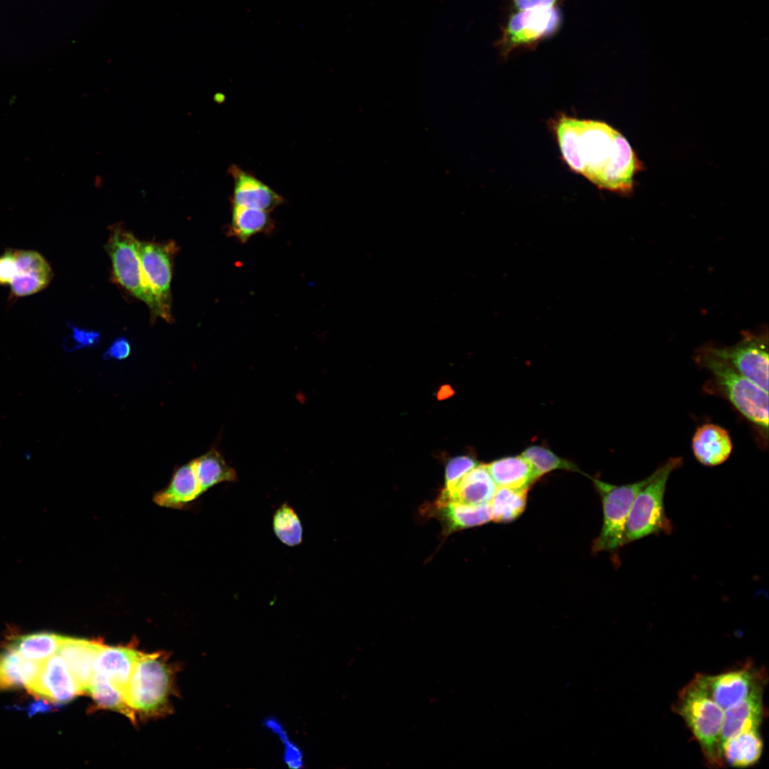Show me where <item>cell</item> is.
<instances>
[{"instance_id":"44dd1931","label":"cell","mask_w":769,"mask_h":769,"mask_svg":"<svg viewBox=\"0 0 769 769\" xmlns=\"http://www.w3.org/2000/svg\"><path fill=\"white\" fill-rule=\"evenodd\" d=\"M486 467L497 487L529 488L538 479L531 464L522 456L503 457Z\"/></svg>"},{"instance_id":"d6986e66","label":"cell","mask_w":769,"mask_h":769,"mask_svg":"<svg viewBox=\"0 0 769 769\" xmlns=\"http://www.w3.org/2000/svg\"><path fill=\"white\" fill-rule=\"evenodd\" d=\"M202 494L191 461L174 471L169 483L155 494L153 501L161 507L182 509Z\"/></svg>"},{"instance_id":"484cf974","label":"cell","mask_w":769,"mask_h":769,"mask_svg":"<svg viewBox=\"0 0 769 769\" xmlns=\"http://www.w3.org/2000/svg\"><path fill=\"white\" fill-rule=\"evenodd\" d=\"M63 637L39 632L18 637L9 646L26 659L41 662L58 652Z\"/></svg>"},{"instance_id":"8992f818","label":"cell","mask_w":769,"mask_h":769,"mask_svg":"<svg viewBox=\"0 0 769 769\" xmlns=\"http://www.w3.org/2000/svg\"><path fill=\"white\" fill-rule=\"evenodd\" d=\"M171 671L159 654H140L128 684L125 700L139 712L153 715L165 709Z\"/></svg>"},{"instance_id":"d590c367","label":"cell","mask_w":769,"mask_h":769,"mask_svg":"<svg viewBox=\"0 0 769 769\" xmlns=\"http://www.w3.org/2000/svg\"><path fill=\"white\" fill-rule=\"evenodd\" d=\"M131 352L129 340L124 337L115 339L103 355L104 360L114 359L122 360L127 358Z\"/></svg>"},{"instance_id":"cb8c5ba5","label":"cell","mask_w":769,"mask_h":769,"mask_svg":"<svg viewBox=\"0 0 769 769\" xmlns=\"http://www.w3.org/2000/svg\"><path fill=\"white\" fill-rule=\"evenodd\" d=\"M40 666L41 662L26 659L9 647L0 654V691L26 687Z\"/></svg>"},{"instance_id":"d6a6232c","label":"cell","mask_w":769,"mask_h":769,"mask_svg":"<svg viewBox=\"0 0 769 769\" xmlns=\"http://www.w3.org/2000/svg\"><path fill=\"white\" fill-rule=\"evenodd\" d=\"M478 464L469 456H458L451 459L446 466L445 488L443 490L452 491L463 476Z\"/></svg>"},{"instance_id":"4dcf8cb0","label":"cell","mask_w":769,"mask_h":769,"mask_svg":"<svg viewBox=\"0 0 769 769\" xmlns=\"http://www.w3.org/2000/svg\"><path fill=\"white\" fill-rule=\"evenodd\" d=\"M17 272L31 273L51 280L52 269L46 260L34 251L19 250L14 251Z\"/></svg>"},{"instance_id":"e0dca14e","label":"cell","mask_w":769,"mask_h":769,"mask_svg":"<svg viewBox=\"0 0 769 769\" xmlns=\"http://www.w3.org/2000/svg\"><path fill=\"white\" fill-rule=\"evenodd\" d=\"M765 713L763 691L755 692L738 703L723 710L720 748L721 744L731 736L744 731L759 729Z\"/></svg>"},{"instance_id":"d4e9b609","label":"cell","mask_w":769,"mask_h":769,"mask_svg":"<svg viewBox=\"0 0 769 769\" xmlns=\"http://www.w3.org/2000/svg\"><path fill=\"white\" fill-rule=\"evenodd\" d=\"M194 471L202 493L222 482H235L238 476L234 469L227 464L216 449L192 460Z\"/></svg>"},{"instance_id":"9c48e42d","label":"cell","mask_w":769,"mask_h":769,"mask_svg":"<svg viewBox=\"0 0 769 769\" xmlns=\"http://www.w3.org/2000/svg\"><path fill=\"white\" fill-rule=\"evenodd\" d=\"M179 251L173 240L140 241L139 256L145 281L156 300L159 317L172 323L171 283L174 257Z\"/></svg>"},{"instance_id":"603a6c76","label":"cell","mask_w":769,"mask_h":769,"mask_svg":"<svg viewBox=\"0 0 769 769\" xmlns=\"http://www.w3.org/2000/svg\"><path fill=\"white\" fill-rule=\"evenodd\" d=\"M274 226L268 211L231 204V220L227 234L241 243H246L258 234L270 233Z\"/></svg>"},{"instance_id":"f546056e","label":"cell","mask_w":769,"mask_h":769,"mask_svg":"<svg viewBox=\"0 0 769 769\" xmlns=\"http://www.w3.org/2000/svg\"><path fill=\"white\" fill-rule=\"evenodd\" d=\"M275 535L283 544L294 547L303 541V527L298 516L287 503L281 505L273 518Z\"/></svg>"},{"instance_id":"6da1fadb","label":"cell","mask_w":769,"mask_h":769,"mask_svg":"<svg viewBox=\"0 0 769 769\" xmlns=\"http://www.w3.org/2000/svg\"><path fill=\"white\" fill-rule=\"evenodd\" d=\"M551 127L565 164L598 188L616 192L629 177L633 149L610 125L562 114Z\"/></svg>"},{"instance_id":"7402d4cb","label":"cell","mask_w":769,"mask_h":769,"mask_svg":"<svg viewBox=\"0 0 769 769\" xmlns=\"http://www.w3.org/2000/svg\"><path fill=\"white\" fill-rule=\"evenodd\" d=\"M763 749V742L758 729L740 733L726 739L721 746L724 763L736 768H746L756 763Z\"/></svg>"},{"instance_id":"ba28073f","label":"cell","mask_w":769,"mask_h":769,"mask_svg":"<svg viewBox=\"0 0 769 769\" xmlns=\"http://www.w3.org/2000/svg\"><path fill=\"white\" fill-rule=\"evenodd\" d=\"M561 14L556 6L517 10L502 30L498 46L503 57L517 49L530 48L558 30Z\"/></svg>"},{"instance_id":"4316f807","label":"cell","mask_w":769,"mask_h":769,"mask_svg":"<svg viewBox=\"0 0 769 769\" xmlns=\"http://www.w3.org/2000/svg\"><path fill=\"white\" fill-rule=\"evenodd\" d=\"M529 488L498 487L488 503L491 520L506 523L518 518L524 511Z\"/></svg>"},{"instance_id":"5bb4252c","label":"cell","mask_w":769,"mask_h":769,"mask_svg":"<svg viewBox=\"0 0 769 769\" xmlns=\"http://www.w3.org/2000/svg\"><path fill=\"white\" fill-rule=\"evenodd\" d=\"M497 488L486 464H478L463 476L452 491L443 490L436 501H452L466 505L486 504L491 501Z\"/></svg>"},{"instance_id":"8d00e7d4","label":"cell","mask_w":769,"mask_h":769,"mask_svg":"<svg viewBox=\"0 0 769 769\" xmlns=\"http://www.w3.org/2000/svg\"><path fill=\"white\" fill-rule=\"evenodd\" d=\"M278 734L281 736V740L284 742L285 745V762L291 768H300L302 765V753L300 750L290 741H288L286 734L282 731V728L279 730Z\"/></svg>"},{"instance_id":"7a4b0ae2","label":"cell","mask_w":769,"mask_h":769,"mask_svg":"<svg viewBox=\"0 0 769 769\" xmlns=\"http://www.w3.org/2000/svg\"><path fill=\"white\" fill-rule=\"evenodd\" d=\"M694 360L708 370L711 379L703 389L707 394L727 399L731 404L756 428L761 439L768 442V392L748 380L725 361L700 348Z\"/></svg>"},{"instance_id":"4fadbf2b","label":"cell","mask_w":769,"mask_h":769,"mask_svg":"<svg viewBox=\"0 0 769 769\" xmlns=\"http://www.w3.org/2000/svg\"><path fill=\"white\" fill-rule=\"evenodd\" d=\"M228 173L234 179L231 204L270 212L283 203L282 196L239 166L231 165Z\"/></svg>"},{"instance_id":"e575fe53","label":"cell","mask_w":769,"mask_h":769,"mask_svg":"<svg viewBox=\"0 0 769 769\" xmlns=\"http://www.w3.org/2000/svg\"><path fill=\"white\" fill-rule=\"evenodd\" d=\"M17 273L14 251H8L0 256V284H10Z\"/></svg>"},{"instance_id":"836d02e7","label":"cell","mask_w":769,"mask_h":769,"mask_svg":"<svg viewBox=\"0 0 769 769\" xmlns=\"http://www.w3.org/2000/svg\"><path fill=\"white\" fill-rule=\"evenodd\" d=\"M68 326L71 329V335L63 342V347L68 352H72L83 347H95L100 342V335L98 331L78 328L70 323Z\"/></svg>"},{"instance_id":"ac0fdd59","label":"cell","mask_w":769,"mask_h":769,"mask_svg":"<svg viewBox=\"0 0 769 769\" xmlns=\"http://www.w3.org/2000/svg\"><path fill=\"white\" fill-rule=\"evenodd\" d=\"M103 646L97 642L63 637L58 650L84 692L89 689L94 675V663Z\"/></svg>"},{"instance_id":"5b68a950","label":"cell","mask_w":769,"mask_h":769,"mask_svg":"<svg viewBox=\"0 0 769 769\" xmlns=\"http://www.w3.org/2000/svg\"><path fill=\"white\" fill-rule=\"evenodd\" d=\"M139 244L134 234L122 223L109 227V236L104 247L111 261V279L132 296L149 308L151 320L159 318L155 296L147 284L139 256Z\"/></svg>"},{"instance_id":"7c38bea8","label":"cell","mask_w":769,"mask_h":769,"mask_svg":"<svg viewBox=\"0 0 769 769\" xmlns=\"http://www.w3.org/2000/svg\"><path fill=\"white\" fill-rule=\"evenodd\" d=\"M26 689L36 697L54 703L68 702L84 693L58 654L41 662L37 674Z\"/></svg>"},{"instance_id":"9a60e30c","label":"cell","mask_w":769,"mask_h":769,"mask_svg":"<svg viewBox=\"0 0 769 769\" xmlns=\"http://www.w3.org/2000/svg\"><path fill=\"white\" fill-rule=\"evenodd\" d=\"M140 654L130 648L103 645L94 663V674L111 682L125 696Z\"/></svg>"},{"instance_id":"30bf717a","label":"cell","mask_w":769,"mask_h":769,"mask_svg":"<svg viewBox=\"0 0 769 769\" xmlns=\"http://www.w3.org/2000/svg\"><path fill=\"white\" fill-rule=\"evenodd\" d=\"M701 349L725 361L738 372L768 392V334L745 333L742 340L730 347L706 345Z\"/></svg>"},{"instance_id":"8fae6325","label":"cell","mask_w":769,"mask_h":769,"mask_svg":"<svg viewBox=\"0 0 769 769\" xmlns=\"http://www.w3.org/2000/svg\"><path fill=\"white\" fill-rule=\"evenodd\" d=\"M698 676L710 696L723 710L755 692L763 691L768 681L766 671L751 664L718 675Z\"/></svg>"},{"instance_id":"f35d334b","label":"cell","mask_w":769,"mask_h":769,"mask_svg":"<svg viewBox=\"0 0 769 769\" xmlns=\"http://www.w3.org/2000/svg\"><path fill=\"white\" fill-rule=\"evenodd\" d=\"M41 699V700H38L37 701L33 702L28 707V708H27L28 709V714L30 716L34 715L36 713L46 712V711H51L52 709V706L48 704L46 701V700L43 699Z\"/></svg>"},{"instance_id":"f1b7e54d","label":"cell","mask_w":769,"mask_h":769,"mask_svg":"<svg viewBox=\"0 0 769 769\" xmlns=\"http://www.w3.org/2000/svg\"><path fill=\"white\" fill-rule=\"evenodd\" d=\"M521 456L531 464L538 478L558 469L582 473L575 463L542 446H530L523 451Z\"/></svg>"},{"instance_id":"74e56055","label":"cell","mask_w":769,"mask_h":769,"mask_svg":"<svg viewBox=\"0 0 769 769\" xmlns=\"http://www.w3.org/2000/svg\"><path fill=\"white\" fill-rule=\"evenodd\" d=\"M560 0H512L513 8L517 10H523L534 7H552L556 6Z\"/></svg>"},{"instance_id":"2e32d148","label":"cell","mask_w":769,"mask_h":769,"mask_svg":"<svg viewBox=\"0 0 769 769\" xmlns=\"http://www.w3.org/2000/svg\"><path fill=\"white\" fill-rule=\"evenodd\" d=\"M691 447L699 463L706 466H716L730 457L733 443L726 429L713 423H706L696 429Z\"/></svg>"},{"instance_id":"52a82bcc","label":"cell","mask_w":769,"mask_h":769,"mask_svg":"<svg viewBox=\"0 0 769 769\" xmlns=\"http://www.w3.org/2000/svg\"><path fill=\"white\" fill-rule=\"evenodd\" d=\"M594 483L602 504L603 523L599 536L594 540L595 553L616 552L623 546L625 523L633 501L650 480L651 475L639 481L617 486L594 478Z\"/></svg>"},{"instance_id":"1f68e13d","label":"cell","mask_w":769,"mask_h":769,"mask_svg":"<svg viewBox=\"0 0 769 769\" xmlns=\"http://www.w3.org/2000/svg\"><path fill=\"white\" fill-rule=\"evenodd\" d=\"M50 281L51 279L38 274L17 272L9 285L14 295L23 297L42 291Z\"/></svg>"},{"instance_id":"ffe728a7","label":"cell","mask_w":769,"mask_h":769,"mask_svg":"<svg viewBox=\"0 0 769 769\" xmlns=\"http://www.w3.org/2000/svg\"><path fill=\"white\" fill-rule=\"evenodd\" d=\"M431 512L441 523L445 535L456 530L483 525L491 520L488 503L466 505L452 501H436Z\"/></svg>"},{"instance_id":"83f0119b","label":"cell","mask_w":769,"mask_h":769,"mask_svg":"<svg viewBox=\"0 0 769 769\" xmlns=\"http://www.w3.org/2000/svg\"><path fill=\"white\" fill-rule=\"evenodd\" d=\"M88 692L98 706L121 713L135 723L134 709L126 701L123 693L107 679L94 674Z\"/></svg>"},{"instance_id":"277c9868","label":"cell","mask_w":769,"mask_h":769,"mask_svg":"<svg viewBox=\"0 0 769 769\" xmlns=\"http://www.w3.org/2000/svg\"><path fill=\"white\" fill-rule=\"evenodd\" d=\"M682 465V457H671L651 474L631 506L623 545L651 535L671 533L674 528L665 512L664 496L669 476Z\"/></svg>"},{"instance_id":"3957f363","label":"cell","mask_w":769,"mask_h":769,"mask_svg":"<svg viewBox=\"0 0 769 769\" xmlns=\"http://www.w3.org/2000/svg\"><path fill=\"white\" fill-rule=\"evenodd\" d=\"M675 707L707 763L714 768L723 767L720 734L723 710L710 696L698 675L679 692Z\"/></svg>"}]
</instances>
